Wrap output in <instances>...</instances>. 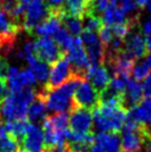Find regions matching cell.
I'll list each match as a JSON object with an SVG mask.
<instances>
[{"label": "cell", "instance_id": "6da1fadb", "mask_svg": "<svg viewBox=\"0 0 151 152\" xmlns=\"http://www.w3.org/2000/svg\"><path fill=\"white\" fill-rule=\"evenodd\" d=\"M84 78L73 76L67 82L58 86L56 88H49L48 86H43L36 96L43 100L47 109L54 112H67L71 111L75 108L73 104V92L77 86L79 85Z\"/></svg>", "mask_w": 151, "mask_h": 152}, {"label": "cell", "instance_id": "7a4b0ae2", "mask_svg": "<svg viewBox=\"0 0 151 152\" xmlns=\"http://www.w3.org/2000/svg\"><path fill=\"white\" fill-rule=\"evenodd\" d=\"M36 99V91L25 87L17 92H7L0 98V120L7 122L17 119H27L30 103Z\"/></svg>", "mask_w": 151, "mask_h": 152}, {"label": "cell", "instance_id": "3957f363", "mask_svg": "<svg viewBox=\"0 0 151 152\" xmlns=\"http://www.w3.org/2000/svg\"><path fill=\"white\" fill-rule=\"evenodd\" d=\"M127 111L122 107H109L99 104L92 111L95 124L100 132H118L121 130L127 117Z\"/></svg>", "mask_w": 151, "mask_h": 152}, {"label": "cell", "instance_id": "277c9868", "mask_svg": "<svg viewBox=\"0 0 151 152\" xmlns=\"http://www.w3.org/2000/svg\"><path fill=\"white\" fill-rule=\"evenodd\" d=\"M66 55L71 64L73 75L86 79L89 69L91 68V64L89 61V58L80 37H76L72 40L71 46L67 50Z\"/></svg>", "mask_w": 151, "mask_h": 152}, {"label": "cell", "instance_id": "5b68a950", "mask_svg": "<svg viewBox=\"0 0 151 152\" xmlns=\"http://www.w3.org/2000/svg\"><path fill=\"white\" fill-rule=\"evenodd\" d=\"M73 104L75 107L82 108L92 112L100 104L99 91L95 89L90 81L84 79L77 86L73 92Z\"/></svg>", "mask_w": 151, "mask_h": 152}, {"label": "cell", "instance_id": "8992f818", "mask_svg": "<svg viewBox=\"0 0 151 152\" xmlns=\"http://www.w3.org/2000/svg\"><path fill=\"white\" fill-rule=\"evenodd\" d=\"M80 38L91 66H105L106 49L99 39V36H97V32L82 30Z\"/></svg>", "mask_w": 151, "mask_h": 152}, {"label": "cell", "instance_id": "52a82bcc", "mask_svg": "<svg viewBox=\"0 0 151 152\" xmlns=\"http://www.w3.org/2000/svg\"><path fill=\"white\" fill-rule=\"evenodd\" d=\"M123 51L133 60L142 59L148 55V47L138 25L133 26L123 39Z\"/></svg>", "mask_w": 151, "mask_h": 152}, {"label": "cell", "instance_id": "ba28073f", "mask_svg": "<svg viewBox=\"0 0 151 152\" xmlns=\"http://www.w3.org/2000/svg\"><path fill=\"white\" fill-rule=\"evenodd\" d=\"M34 53L39 60L47 64H54L62 57L63 52L59 45L50 37H39L34 41Z\"/></svg>", "mask_w": 151, "mask_h": 152}, {"label": "cell", "instance_id": "9c48e42d", "mask_svg": "<svg viewBox=\"0 0 151 152\" xmlns=\"http://www.w3.org/2000/svg\"><path fill=\"white\" fill-rule=\"evenodd\" d=\"M49 16V10L42 0H30L27 4L23 16L22 27L29 34L32 36L34 28L41 23Z\"/></svg>", "mask_w": 151, "mask_h": 152}, {"label": "cell", "instance_id": "30bf717a", "mask_svg": "<svg viewBox=\"0 0 151 152\" xmlns=\"http://www.w3.org/2000/svg\"><path fill=\"white\" fill-rule=\"evenodd\" d=\"M73 76L75 75L72 71L71 64L69 62L67 55L65 53L55 64H51V69L49 70V77H48L49 81H48L47 86L49 88H56V87L67 82Z\"/></svg>", "mask_w": 151, "mask_h": 152}, {"label": "cell", "instance_id": "8fae6325", "mask_svg": "<svg viewBox=\"0 0 151 152\" xmlns=\"http://www.w3.org/2000/svg\"><path fill=\"white\" fill-rule=\"evenodd\" d=\"M43 132L38 124L29 123V127L18 143L19 152H41L43 150Z\"/></svg>", "mask_w": 151, "mask_h": 152}, {"label": "cell", "instance_id": "7c38bea8", "mask_svg": "<svg viewBox=\"0 0 151 152\" xmlns=\"http://www.w3.org/2000/svg\"><path fill=\"white\" fill-rule=\"evenodd\" d=\"M93 118L91 111L75 107L70 111L69 129L76 133H91Z\"/></svg>", "mask_w": 151, "mask_h": 152}, {"label": "cell", "instance_id": "4fadbf2b", "mask_svg": "<svg viewBox=\"0 0 151 152\" xmlns=\"http://www.w3.org/2000/svg\"><path fill=\"white\" fill-rule=\"evenodd\" d=\"M126 119L151 126V98H144L138 106L129 110Z\"/></svg>", "mask_w": 151, "mask_h": 152}, {"label": "cell", "instance_id": "5bb4252c", "mask_svg": "<svg viewBox=\"0 0 151 152\" xmlns=\"http://www.w3.org/2000/svg\"><path fill=\"white\" fill-rule=\"evenodd\" d=\"M86 79H89L90 83L99 92L107 88L111 80L109 70L105 66H91L87 73Z\"/></svg>", "mask_w": 151, "mask_h": 152}, {"label": "cell", "instance_id": "9a60e30c", "mask_svg": "<svg viewBox=\"0 0 151 152\" xmlns=\"http://www.w3.org/2000/svg\"><path fill=\"white\" fill-rule=\"evenodd\" d=\"M143 90L142 86L136 80H128L127 88L125 91V101H123V107L127 111L137 107L142 101L143 99Z\"/></svg>", "mask_w": 151, "mask_h": 152}, {"label": "cell", "instance_id": "2e32d148", "mask_svg": "<svg viewBox=\"0 0 151 152\" xmlns=\"http://www.w3.org/2000/svg\"><path fill=\"white\" fill-rule=\"evenodd\" d=\"M95 140L103 152H120L121 138L118 132H100L95 137Z\"/></svg>", "mask_w": 151, "mask_h": 152}, {"label": "cell", "instance_id": "e0dca14e", "mask_svg": "<svg viewBox=\"0 0 151 152\" xmlns=\"http://www.w3.org/2000/svg\"><path fill=\"white\" fill-rule=\"evenodd\" d=\"M101 17H102L103 23H106L107 26H114L120 25V23H128V22L133 23V22H131L129 20L126 12L119 6L111 4V2H109L108 7L102 12ZM133 25H137V23H133Z\"/></svg>", "mask_w": 151, "mask_h": 152}, {"label": "cell", "instance_id": "ac0fdd59", "mask_svg": "<svg viewBox=\"0 0 151 152\" xmlns=\"http://www.w3.org/2000/svg\"><path fill=\"white\" fill-rule=\"evenodd\" d=\"M61 27L60 15L49 11V16L34 28L32 34H37L38 37H49L54 36L55 32Z\"/></svg>", "mask_w": 151, "mask_h": 152}, {"label": "cell", "instance_id": "d6986e66", "mask_svg": "<svg viewBox=\"0 0 151 152\" xmlns=\"http://www.w3.org/2000/svg\"><path fill=\"white\" fill-rule=\"evenodd\" d=\"M26 61L29 64L30 70L34 72L36 80L39 82H46L48 80L49 77V64H47L46 62H43L41 60H39L36 57V55H30L28 57H26Z\"/></svg>", "mask_w": 151, "mask_h": 152}, {"label": "cell", "instance_id": "ffe728a7", "mask_svg": "<svg viewBox=\"0 0 151 152\" xmlns=\"http://www.w3.org/2000/svg\"><path fill=\"white\" fill-rule=\"evenodd\" d=\"M47 107L42 99L36 96V99L30 103L27 111V120L32 123H42L47 117Z\"/></svg>", "mask_w": 151, "mask_h": 152}, {"label": "cell", "instance_id": "44dd1931", "mask_svg": "<svg viewBox=\"0 0 151 152\" xmlns=\"http://www.w3.org/2000/svg\"><path fill=\"white\" fill-rule=\"evenodd\" d=\"M29 123L30 122L27 119H17V120H11V121L4 122V128L6 132L9 135H11L19 143L20 140L22 139V137L25 135L28 127H29Z\"/></svg>", "mask_w": 151, "mask_h": 152}, {"label": "cell", "instance_id": "7402d4cb", "mask_svg": "<svg viewBox=\"0 0 151 152\" xmlns=\"http://www.w3.org/2000/svg\"><path fill=\"white\" fill-rule=\"evenodd\" d=\"M25 87H27V85L23 76V70H20L16 67H10L7 78V88L9 89V92H17Z\"/></svg>", "mask_w": 151, "mask_h": 152}, {"label": "cell", "instance_id": "603a6c76", "mask_svg": "<svg viewBox=\"0 0 151 152\" xmlns=\"http://www.w3.org/2000/svg\"><path fill=\"white\" fill-rule=\"evenodd\" d=\"M60 21H61L62 27H65L67 29L68 32L70 34L76 36V37H79L82 32V30H84L81 17L72 16V15H68V13L63 12L60 16Z\"/></svg>", "mask_w": 151, "mask_h": 152}, {"label": "cell", "instance_id": "cb8c5ba5", "mask_svg": "<svg viewBox=\"0 0 151 152\" xmlns=\"http://www.w3.org/2000/svg\"><path fill=\"white\" fill-rule=\"evenodd\" d=\"M91 0H65L63 9L66 13L82 17L88 11Z\"/></svg>", "mask_w": 151, "mask_h": 152}, {"label": "cell", "instance_id": "d4e9b609", "mask_svg": "<svg viewBox=\"0 0 151 152\" xmlns=\"http://www.w3.org/2000/svg\"><path fill=\"white\" fill-rule=\"evenodd\" d=\"M82 19V26H84V30L88 31H93V32H98L99 30L102 28L103 26V20L102 17L93 15L91 12H86L81 17Z\"/></svg>", "mask_w": 151, "mask_h": 152}, {"label": "cell", "instance_id": "484cf974", "mask_svg": "<svg viewBox=\"0 0 151 152\" xmlns=\"http://www.w3.org/2000/svg\"><path fill=\"white\" fill-rule=\"evenodd\" d=\"M47 120L50 122V124L58 131H65L68 129V118L67 112H55L54 114L47 115Z\"/></svg>", "mask_w": 151, "mask_h": 152}, {"label": "cell", "instance_id": "4316f807", "mask_svg": "<svg viewBox=\"0 0 151 152\" xmlns=\"http://www.w3.org/2000/svg\"><path fill=\"white\" fill-rule=\"evenodd\" d=\"M54 38H55L56 42L59 45V47L62 49L63 52H67V50L71 46L72 40H73L71 38V34H69L67 31V29L63 28V27H60L56 31L55 34H54Z\"/></svg>", "mask_w": 151, "mask_h": 152}, {"label": "cell", "instance_id": "83f0119b", "mask_svg": "<svg viewBox=\"0 0 151 152\" xmlns=\"http://www.w3.org/2000/svg\"><path fill=\"white\" fill-rule=\"evenodd\" d=\"M149 71H150V68L147 64V62L141 61L139 64H134L133 68H132V71H131V75H132L134 80L139 82V81H142L147 78V76L149 75Z\"/></svg>", "mask_w": 151, "mask_h": 152}, {"label": "cell", "instance_id": "f1b7e54d", "mask_svg": "<svg viewBox=\"0 0 151 152\" xmlns=\"http://www.w3.org/2000/svg\"><path fill=\"white\" fill-rule=\"evenodd\" d=\"M112 38H113V34H112V31H111L110 26L103 25L102 28L99 30V39H100V41L102 42V45L105 46V48L109 45V42L111 41Z\"/></svg>", "mask_w": 151, "mask_h": 152}, {"label": "cell", "instance_id": "f546056e", "mask_svg": "<svg viewBox=\"0 0 151 152\" xmlns=\"http://www.w3.org/2000/svg\"><path fill=\"white\" fill-rule=\"evenodd\" d=\"M46 6L50 12H61L63 11L65 0H45Z\"/></svg>", "mask_w": 151, "mask_h": 152}, {"label": "cell", "instance_id": "4dcf8cb0", "mask_svg": "<svg viewBox=\"0 0 151 152\" xmlns=\"http://www.w3.org/2000/svg\"><path fill=\"white\" fill-rule=\"evenodd\" d=\"M9 70H10L9 62L4 57H0V79L6 83V86H7V78H8Z\"/></svg>", "mask_w": 151, "mask_h": 152}, {"label": "cell", "instance_id": "1f68e13d", "mask_svg": "<svg viewBox=\"0 0 151 152\" xmlns=\"http://www.w3.org/2000/svg\"><path fill=\"white\" fill-rule=\"evenodd\" d=\"M143 96L146 98H151V73H149L144 79L142 85Z\"/></svg>", "mask_w": 151, "mask_h": 152}, {"label": "cell", "instance_id": "d6a6232c", "mask_svg": "<svg viewBox=\"0 0 151 152\" xmlns=\"http://www.w3.org/2000/svg\"><path fill=\"white\" fill-rule=\"evenodd\" d=\"M142 32L146 36H151V16L147 18V20L143 22V26H142Z\"/></svg>", "mask_w": 151, "mask_h": 152}, {"label": "cell", "instance_id": "836d02e7", "mask_svg": "<svg viewBox=\"0 0 151 152\" xmlns=\"http://www.w3.org/2000/svg\"><path fill=\"white\" fill-rule=\"evenodd\" d=\"M6 93H7V86H6L4 81L0 79V98L4 96Z\"/></svg>", "mask_w": 151, "mask_h": 152}, {"label": "cell", "instance_id": "e575fe53", "mask_svg": "<svg viewBox=\"0 0 151 152\" xmlns=\"http://www.w3.org/2000/svg\"><path fill=\"white\" fill-rule=\"evenodd\" d=\"M134 2H136V4L138 6L139 8L142 9V8H144V7H146V4L149 2V0H136Z\"/></svg>", "mask_w": 151, "mask_h": 152}, {"label": "cell", "instance_id": "d590c367", "mask_svg": "<svg viewBox=\"0 0 151 152\" xmlns=\"http://www.w3.org/2000/svg\"><path fill=\"white\" fill-rule=\"evenodd\" d=\"M146 42H147V47H148V50L151 51V36H149L147 39H146Z\"/></svg>", "mask_w": 151, "mask_h": 152}, {"label": "cell", "instance_id": "8d00e7d4", "mask_svg": "<svg viewBox=\"0 0 151 152\" xmlns=\"http://www.w3.org/2000/svg\"><path fill=\"white\" fill-rule=\"evenodd\" d=\"M147 64L149 66V68L151 69V53H149V55H147Z\"/></svg>", "mask_w": 151, "mask_h": 152}, {"label": "cell", "instance_id": "74e56055", "mask_svg": "<svg viewBox=\"0 0 151 152\" xmlns=\"http://www.w3.org/2000/svg\"><path fill=\"white\" fill-rule=\"evenodd\" d=\"M19 2H21V4H28L30 2V0H18Z\"/></svg>", "mask_w": 151, "mask_h": 152}, {"label": "cell", "instance_id": "f35d334b", "mask_svg": "<svg viewBox=\"0 0 151 152\" xmlns=\"http://www.w3.org/2000/svg\"><path fill=\"white\" fill-rule=\"evenodd\" d=\"M148 143H149V145H148V151L151 152V140L149 141V142H148Z\"/></svg>", "mask_w": 151, "mask_h": 152}, {"label": "cell", "instance_id": "ab89813d", "mask_svg": "<svg viewBox=\"0 0 151 152\" xmlns=\"http://www.w3.org/2000/svg\"><path fill=\"white\" fill-rule=\"evenodd\" d=\"M148 9L151 11V0H149V2H148Z\"/></svg>", "mask_w": 151, "mask_h": 152}, {"label": "cell", "instance_id": "60d3db41", "mask_svg": "<svg viewBox=\"0 0 151 152\" xmlns=\"http://www.w3.org/2000/svg\"><path fill=\"white\" fill-rule=\"evenodd\" d=\"M122 152H127V151H122Z\"/></svg>", "mask_w": 151, "mask_h": 152}, {"label": "cell", "instance_id": "b9f144b4", "mask_svg": "<svg viewBox=\"0 0 151 152\" xmlns=\"http://www.w3.org/2000/svg\"><path fill=\"white\" fill-rule=\"evenodd\" d=\"M2 152H4V151H2ZM17 152H19V151H17Z\"/></svg>", "mask_w": 151, "mask_h": 152}]
</instances>
